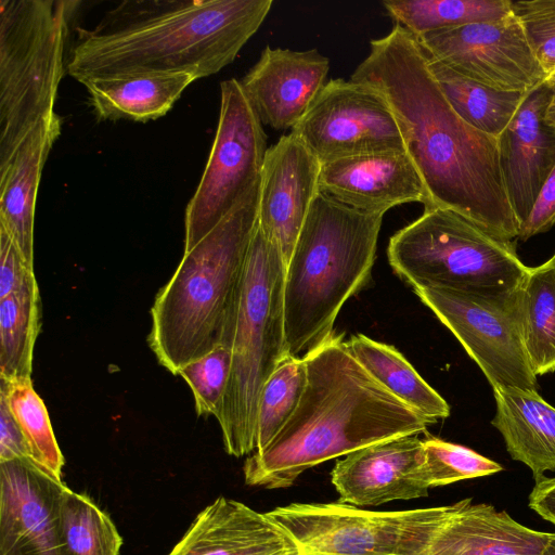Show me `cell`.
Listing matches in <instances>:
<instances>
[{"mask_svg":"<svg viewBox=\"0 0 555 555\" xmlns=\"http://www.w3.org/2000/svg\"><path fill=\"white\" fill-rule=\"evenodd\" d=\"M350 80L369 83L387 99L405 152L424 182L429 201L425 209H450L501 241L518 240L498 139L455 113L414 34L396 24L386 36L372 40Z\"/></svg>","mask_w":555,"mask_h":555,"instance_id":"obj_1","label":"cell"},{"mask_svg":"<svg viewBox=\"0 0 555 555\" xmlns=\"http://www.w3.org/2000/svg\"><path fill=\"white\" fill-rule=\"evenodd\" d=\"M307 384L272 441L245 461V483L291 487L313 466L376 442L426 431L433 423L383 385L335 332L304 357Z\"/></svg>","mask_w":555,"mask_h":555,"instance_id":"obj_2","label":"cell"},{"mask_svg":"<svg viewBox=\"0 0 555 555\" xmlns=\"http://www.w3.org/2000/svg\"><path fill=\"white\" fill-rule=\"evenodd\" d=\"M272 0L124 2L81 30L66 64L81 83L132 73L183 72L204 78L231 64L259 29Z\"/></svg>","mask_w":555,"mask_h":555,"instance_id":"obj_3","label":"cell"},{"mask_svg":"<svg viewBox=\"0 0 555 555\" xmlns=\"http://www.w3.org/2000/svg\"><path fill=\"white\" fill-rule=\"evenodd\" d=\"M260 181L192 249L184 251L151 309L150 348L173 375L220 346L231 349Z\"/></svg>","mask_w":555,"mask_h":555,"instance_id":"obj_4","label":"cell"},{"mask_svg":"<svg viewBox=\"0 0 555 555\" xmlns=\"http://www.w3.org/2000/svg\"><path fill=\"white\" fill-rule=\"evenodd\" d=\"M383 216L317 194L286 266L287 356L304 358L323 344L345 302L369 283Z\"/></svg>","mask_w":555,"mask_h":555,"instance_id":"obj_5","label":"cell"},{"mask_svg":"<svg viewBox=\"0 0 555 555\" xmlns=\"http://www.w3.org/2000/svg\"><path fill=\"white\" fill-rule=\"evenodd\" d=\"M286 263L278 244L259 225L247 255L231 346L232 363L219 422L224 450L241 457L255 452L261 390L287 357L284 335Z\"/></svg>","mask_w":555,"mask_h":555,"instance_id":"obj_6","label":"cell"},{"mask_svg":"<svg viewBox=\"0 0 555 555\" xmlns=\"http://www.w3.org/2000/svg\"><path fill=\"white\" fill-rule=\"evenodd\" d=\"M75 1H0V166L54 104Z\"/></svg>","mask_w":555,"mask_h":555,"instance_id":"obj_7","label":"cell"},{"mask_svg":"<svg viewBox=\"0 0 555 555\" xmlns=\"http://www.w3.org/2000/svg\"><path fill=\"white\" fill-rule=\"evenodd\" d=\"M387 256L396 274L413 287L489 295L513 293L529 267L516 242L501 241L460 214L424 209L389 240Z\"/></svg>","mask_w":555,"mask_h":555,"instance_id":"obj_8","label":"cell"},{"mask_svg":"<svg viewBox=\"0 0 555 555\" xmlns=\"http://www.w3.org/2000/svg\"><path fill=\"white\" fill-rule=\"evenodd\" d=\"M470 501L388 512L341 502L292 503L267 513L304 555H429L441 530Z\"/></svg>","mask_w":555,"mask_h":555,"instance_id":"obj_9","label":"cell"},{"mask_svg":"<svg viewBox=\"0 0 555 555\" xmlns=\"http://www.w3.org/2000/svg\"><path fill=\"white\" fill-rule=\"evenodd\" d=\"M220 113L205 170L185 209L184 251L192 249L261 178L267 134L240 80L220 85Z\"/></svg>","mask_w":555,"mask_h":555,"instance_id":"obj_10","label":"cell"},{"mask_svg":"<svg viewBox=\"0 0 555 555\" xmlns=\"http://www.w3.org/2000/svg\"><path fill=\"white\" fill-rule=\"evenodd\" d=\"M515 291L506 295L444 288L414 292L456 337L492 388L538 391L520 334Z\"/></svg>","mask_w":555,"mask_h":555,"instance_id":"obj_11","label":"cell"},{"mask_svg":"<svg viewBox=\"0 0 555 555\" xmlns=\"http://www.w3.org/2000/svg\"><path fill=\"white\" fill-rule=\"evenodd\" d=\"M292 132L323 164L380 152H404L397 118L384 94L369 83L332 79Z\"/></svg>","mask_w":555,"mask_h":555,"instance_id":"obj_12","label":"cell"},{"mask_svg":"<svg viewBox=\"0 0 555 555\" xmlns=\"http://www.w3.org/2000/svg\"><path fill=\"white\" fill-rule=\"evenodd\" d=\"M430 57L483 86L527 93L547 79L513 12L417 37Z\"/></svg>","mask_w":555,"mask_h":555,"instance_id":"obj_13","label":"cell"},{"mask_svg":"<svg viewBox=\"0 0 555 555\" xmlns=\"http://www.w3.org/2000/svg\"><path fill=\"white\" fill-rule=\"evenodd\" d=\"M65 489L30 459L0 463V555H68L61 519Z\"/></svg>","mask_w":555,"mask_h":555,"instance_id":"obj_14","label":"cell"},{"mask_svg":"<svg viewBox=\"0 0 555 555\" xmlns=\"http://www.w3.org/2000/svg\"><path fill=\"white\" fill-rule=\"evenodd\" d=\"M331 480L338 502L353 506L427 496L423 440L402 436L356 450L336 462Z\"/></svg>","mask_w":555,"mask_h":555,"instance_id":"obj_15","label":"cell"},{"mask_svg":"<svg viewBox=\"0 0 555 555\" xmlns=\"http://www.w3.org/2000/svg\"><path fill=\"white\" fill-rule=\"evenodd\" d=\"M321 163L293 133L268 147L260 178L258 225L280 247L287 266L319 193Z\"/></svg>","mask_w":555,"mask_h":555,"instance_id":"obj_16","label":"cell"},{"mask_svg":"<svg viewBox=\"0 0 555 555\" xmlns=\"http://www.w3.org/2000/svg\"><path fill=\"white\" fill-rule=\"evenodd\" d=\"M552 95L546 80L529 91L498 138L500 169L518 227L555 167V126L546 119Z\"/></svg>","mask_w":555,"mask_h":555,"instance_id":"obj_17","label":"cell"},{"mask_svg":"<svg viewBox=\"0 0 555 555\" xmlns=\"http://www.w3.org/2000/svg\"><path fill=\"white\" fill-rule=\"evenodd\" d=\"M330 61L318 49L294 51L267 46L240 80L262 125L293 129L326 83Z\"/></svg>","mask_w":555,"mask_h":555,"instance_id":"obj_18","label":"cell"},{"mask_svg":"<svg viewBox=\"0 0 555 555\" xmlns=\"http://www.w3.org/2000/svg\"><path fill=\"white\" fill-rule=\"evenodd\" d=\"M319 192L361 211L384 215L405 203L429 206L424 182L408 153L380 152L321 164Z\"/></svg>","mask_w":555,"mask_h":555,"instance_id":"obj_19","label":"cell"},{"mask_svg":"<svg viewBox=\"0 0 555 555\" xmlns=\"http://www.w3.org/2000/svg\"><path fill=\"white\" fill-rule=\"evenodd\" d=\"M167 555H304L268 513L225 496L201 511Z\"/></svg>","mask_w":555,"mask_h":555,"instance_id":"obj_20","label":"cell"},{"mask_svg":"<svg viewBox=\"0 0 555 555\" xmlns=\"http://www.w3.org/2000/svg\"><path fill=\"white\" fill-rule=\"evenodd\" d=\"M57 114L40 121L0 166V227L34 270V225L38 186L49 153L61 134Z\"/></svg>","mask_w":555,"mask_h":555,"instance_id":"obj_21","label":"cell"},{"mask_svg":"<svg viewBox=\"0 0 555 555\" xmlns=\"http://www.w3.org/2000/svg\"><path fill=\"white\" fill-rule=\"evenodd\" d=\"M550 535L470 501L441 530L429 555H541Z\"/></svg>","mask_w":555,"mask_h":555,"instance_id":"obj_22","label":"cell"},{"mask_svg":"<svg viewBox=\"0 0 555 555\" xmlns=\"http://www.w3.org/2000/svg\"><path fill=\"white\" fill-rule=\"evenodd\" d=\"M495 415L491 421L515 461L528 466L537 480L555 472V408L534 390L492 388Z\"/></svg>","mask_w":555,"mask_h":555,"instance_id":"obj_23","label":"cell"},{"mask_svg":"<svg viewBox=\"0 0 555 555\" xmlns=\"http://www.w3.org/2000/svg\"><path fill=\"white\" fill-rule=\"evenodd\" d=\"M196 80L183 72H149L96 78L82 83L102 120L147 121L166 115Z\"/></svg>","mask_w":555,"mask_h":555,"instance_id":"obj_24","label":"cell"},{"mask_svg":"<svg viewBox=\"0 0 555 555\" xmlns=\"http://www.w3.org/2000/svg\"><path fill=\"white\" fill-rule=\"evenodd\" d=\"M524 347L535 376L555 372V255L529 268L515 291Z\"/></svg>","mask_w":555,"mask_h":555,"instance_id":"obj_25","label":"cell"},{"mask_svg":"<svg viewBox=\"0 0 555 555\" xmlns=\"http://www.w3.org/2000/svg\"><path fill=\"white\" fill-rule=\"evenodd\" d=\"M348 347L357 361L386 389L433 424L450 415L448 402L427 384L395 347L363 334Z\"/></svg>","mask_w":555,"mask_h":555,"instance_id":"obj_26","label":"cell"},{"mask_svg":"<svg viewBox=\"0 0 555 555\" xmlns=\"http://www.w3.org/2000/svg\"><path fill=\"white\" fill-rule=\"evenodd\" d=\"M427 64L455 113L469 126L496 139L528 93L489 88L456 73L429 55Z\"/></svg>","mask_w":555,"mask_h":555,"instance_id":"obj_27","label":"cell"},{"mask_svg":"<svg viewBox=\"0 0 555 555\" xmlns=\"http://www.w3.org/2000/svg\"><path fill=\"white\" fill-rule=\"evenodd\" d=\"M41 326V301L36 276L0 298V377L30 378L33 356Z\"/></svg>","mask_w":555,"mask_h":555,"instance_id":"obj_28","label":"cell"},{"mask_svg":"<svg viewBox=\"0 0 555 555\" xmlns=\"http://www.w3.org/2000/svg\"><path fill=\"white\" fill-rule=\"evenodd\" d=\"M383 5L396 24L416 37L512 13L511 0H386Z\"/></svg>","mask_w":555,"mask_h":555,"instance_id":"obj_29","label":"cell"},{"mask_svg":"<svg viewBox=\"0 0 555 555\" xmlns=\"http://www.w3.org/2000/svg\"><path fill=\"white\" fill-rule=\"evenodd\" d=\"M0 395L15 418L30 460L62 480L64 456L55 439L48 410L35 391L31 378L1 379Z\"/></svg>","mask_w":555,"mask_h":555,"instance_id":"obj_30","label":"cell"},{"mask_svg":"<svg viewBox=\"0 0 555 555\" xmlns=\"http://www.w3.org/2000/svg\"><path fill=\"white\" fill-rule=\"evenodd\" d=\"M61 519L68 555H119L120 533L111 517L89 496L66 487Z\"/></svg>","mask_w":555,"mask_h":555,"instance_id":"obj_31","label":"cell"},{"mask_svg":"<svg viewBox=\"0 0 555 555\" xmlns=\"http://www.w3.org/2000/svg\"><path fill=\"white\" fill-rule=\"evenodd\" d=\"M307 384L304 358L287 356L266 382L258 402L255 443L264 449L296 410Z\"/></svg>","mask_w":555,"mask_h":555,"instance_id":"obj_32","label":"cell"},{"mask_svg":"<svg viewBox=\"0 0 555 555\" xmlns=\"http://www.w3.org/2000/svg\"><path fill=\"white\" fill-rule=\"evenodd\" d=\"M424 469L431 487L489 476L503 467L474 450L437 437L423 440Z\"/></svg>","mask_w":555,"mask_h":555,"instance_id":"obj_33","label":"cell"},{"mask_svg":"<svg viewBox=\"0 0 555 555\" xmlns=\"http://www.w3.org/2000/svg\"><path fill=\"white\" fill-rule=\"evenodd\" d=\"M231 363V349L220 346L180 370L179 375L193 392L198 416H219L230 378Z\"/></svg>","mask_w":555,"mask_h":555,"instance_id":"obj_34","label":"cell"},{"mask_svg":"<svg viewBox=\"0 0 555 555\" xmlns=\"http://www.w3.org/2000/svg\"><path fill=\"white\" fill-rule=\"evenodd\" d=\"M511 9L542 68L547 75L552 74L555 70V0L511 1Z\"/></svg>","mask_w":555,"mask_h":555,"instance_id":"obj_35","label":"cell"},{"mask_svg":"<svg viewBox=\"0 0 555 555\" xmlns=\"http://www.w3.org/2000/svg\"><path fill=\"white\" fill-rule=\"evenodd\" d=\"M35 276V270L24 261L12 237L0 227V298L20 288Z\"/></svg>","mask_w":555,"mask_h":555,"instance_id":"obj_36","label":"cell"},{"mask_svg":"<svg viewBox=\"0 0 555 555\" xmlns=\"http://www.w3.org/2000/svg\"><path fill=\"white\" fill-rule=\"evenodd\" d=\"M555 224V167L540 190L537 201L527 218L519 227L518 240L548 231Z\"/></svg>","mask_w":555,"mask_h":555,"instance_id":"obj_37","label":"cell"},{"mask_svg":"<svg viewBox=\"0 0 555 555\" xmlns=\"http://www.w3.org/2000/svg\"><path fill=\"white\" fill-rule=\"evenodd\" d=\"M30 459L25 438L5 399L0 395V463Z\"/></svg>","mask_w":555,"mask_h":555,"instance_id":"obj_38","label":"cell"},{"mask_svg":"<svg viewBox=\"0 0 555 555\" xmlns=\"http://www.w3.org/2000/svg\"><path fill=\"white\" fill-rule=\"evenodd\" d=\"M529 507L555 525V477H543L535 481L529 494Z\"/></svg>","mask_w":555,"mask_h":555,"instance_id":"obj_39","label":"cell"},{"mask_svg":"<svg viewBox=\"0 0 555 555\" xmlns=\"http://www.w3.org/2000/svg\"><path fill=\"white\" fill-rule=\"evenodd\" d=\"M553 87V86H552ZM546 119L555 126V87H553V95L546 109Z\"/></svg>","mask_w":555,"mask_h":555,"instance_id":"obj_40","label":"cell"},{"mask_svg":"<svg viewBox=\"0 0 555 555\" xmlns=\"http://www.w3.org/2000/svg\"><path fill=\"white\" fill-rule=\"evenodd\" d=\"M541 555H555V533H551Z\"/></svg>","mask_w":555,"mask_h":555,"instance_id":"obj_41","label":"cell"},{"mask_svg":"<svg viewBox=\"0 0 555 555\" xmlns=\"http://www.w3.org/2000/svg\"><path fill=\"white\" fill-rule=\"evenodd\" d=\"M546 81H547L551 86L555 87V70H554L552 74H550V75H548V77H547Z\"/></svg>","mask_w":555,"mask_h":555,"instance_id":"obj_42","label":"cell"}]
</instances>
